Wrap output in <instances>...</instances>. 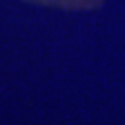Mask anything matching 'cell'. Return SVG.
Listing matches in <instances>:
<instances>
[{
  "instance_id": "6da1fadb",
  "label": "cell",
  "mask_w": 125,
  "mask_h": 125,
  "mask_svg": "<svg viewBox=\"0 0 125 125\" xmlns=\"http://www.w3.org/2000/svg\"><path fill=\"white\" fill-rule=\"evenodd\" d=\"M34 5L49 7L57 10H68V11H84V10H93L99 5H102L106 0H24Z\"/></svg>"
}]
</instances>
